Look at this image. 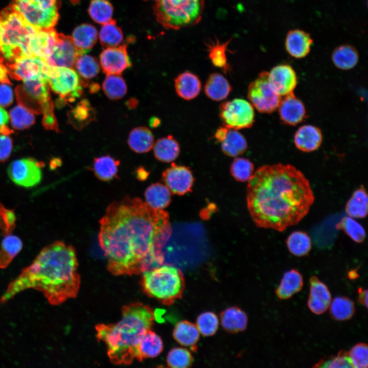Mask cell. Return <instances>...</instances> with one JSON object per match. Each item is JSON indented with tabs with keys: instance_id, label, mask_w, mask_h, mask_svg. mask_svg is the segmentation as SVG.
Wrapping results in <instances>:
<instances>
[{
	"instance_id": "obj_3",
	"label": "cell",
	"mask_w": 368,
	"mask_h": 368,
	"mask_svg": "<svg viewBox=\"0 0 368 368\" xmlns=\"http://www.w3.org/2000/svg\"><path fill=\"white\" fill-rule=\"evenodd\" d=\"M75 248L62 241L44 247L33 262L9 283L1 296L3 304L28 289L41 292L51 305L77 296L81 278Z\"/></svg>"
},
{
	"instance_id": "obj_32",
	"label": "cell",
	"mask_w": 368,
	"mask_h": 368,
	"mask_svg": "<svg viewBox=\"0 0 368 368\" xmlns=\"http://www.w3.org/2000/svg\"><path fill=\"white\" fill-rule=\"evenodd\" d=\"M368 196L363 188L356 190L348 200L346 206V212L351 217L365 218L368 211Z\"/></svg>"
},
{
	"instance_id": "obj_17",
	"label": "cell",
	"mask_w": 368,
	"mask_h": 368,
	"mask_svg": "<svg viewBox=\"0 0 368 368\" xmlns=\"http://www.w3.org/2000/svg\"><path fill=\"white\" fill-rule=\"evenodd\" d=\"M269 81L281 97L293 93L297 84V77L293 68L287 64L274 66L268 74Z\"/></svg>"
},
{
	"instance_id": "obj_50",
	"label": "cell",
	"mask_w": 368,
	"mask_h": 368,
	"mask_svg": "<svg viewBox=\"0 0 368 368\" xmlns=\"http://www.w3.org/2000/svg\"><path fill=\"white\" fill-rule=\"evenodd\" d=\"M348 356L352 367H367L368 350L366 343H359L355 345L348 352Z\"/></svg>"
},
{
	"instance_id": "obj_1",
	"label": "cell",
	"mask_w": 368,
	"mask_h": 368,
	"mask_svg": "<svg viewBox=\"0 0 368 368\" xmlns=\"http://www.w3.org/2000/svg\"><path fill=\"white\" fill-rule=\"evenodd\" d=\"M99 223L100 246L113 275L138 274L164 264L163 249L172 234L167 212L126 196L112 202Z\"/></svg>"
},
{
	"instance_id": "obj_8",
	"label": "cell",
	"mask_w": 368,
	"mask_h": 368,
	"mask_svg": "<svg viewBox=\"0 0 368 368\" xmlns=\"http://www.w3.org/2000/svg\"><path fill=\"white\" fill-rule=\"evenodd\" d=\"M10 6L26 22L38 29L54 28L58 20L59 0H12Z\"/></svg>"
},
{
	"instance_id": "obj_60",
	"label": "cell",
	"mask_w": 368,
	"mask_h": 368,
	"mask_svg": "<svg viewBox=\"0 0 368 368\" xmlns=\"http://www.w3.org/2000/svg\"><path fill=\"white\" fill-rule=\"evenodd\" d=\"M2 32H3V25H2V21L0 18V47L1 45Z\"/></svg>"
},
{
	"instance_id": "obj_13",
	"label": "cell",
	"mask_w": 368,
	"mask_h": 368,
	"mask_svg": "<svg viewBox=\"0 0 368 368\" xmlns=\"http://www.w3.org/2000/svg\"><path fill=\"white\" fill-rule=\"evenodd\" d=\"M83 54L75 46L72 36L59 34L56 43L44 61L50 66L74 68L77 59Z\"/></svg>"
},
{
	"instance_id": "obj_55",
	"label": "cell",
	"mask_w": 368,
	"mask_h": 368,
	"mask_svg": "<svg viewBox=\"0 0 368 368\" xmlns=\"http://www.w3.org/2000/svg\"><path fill=\"white\" fill-rule=\"evenodd\" d=\"M9 116L7 111L0 106V132L8 124Z\"/></svg>"
},
{
	"instance_id": "obj_7",
	"label": "cell",
	"mask_w": 368,
	"mask_h": 368,
	"mask_svg": "<svg viewBox=\"0 0 368 368\" xmlns=\"http://www.w3.org/2000/svg\"><path fill=\"white\" fill-rule=\"evenodd\" d=\"M204 0H157L156 19L164 28L177 30L197 25L201 20Z\"/></svg>"
},
{
	"instance_id": "obj_53",
	"label": "cell",
	"mask_w": 368,
	"mask_h": 368,
	"mask_svg": "<svg viewBox=\"0 0 368 368\" xmlns=\"http://www.w3.org/2000/svg\"><path fill=\"white\" fill-rule=\"evenodd\" d=\"M12 149V142L11 138L5 134L0 135V162L7 160Z\"/></svg>"
},
{
	"instance_id": "obj_38",
	"label": "cell",
	"mask_w": 368,
	"mask_h": 368,
	"mask_svg": "<svg viewBox=\"0 0 368 368\" xmlns=\"http://www.w3.org/2000/svg\"><path fill=\"white\" fill-rule=\"evenodd\" d=\"M123 35L115 20L111 19L103 24L99 32V40L106 48L118 46L122 42Z\"/></svg>"
},
{
	"instance_id": "obj_45",
	"label": "cell",
	"mask_w": 368,
	"mask_h": 368,
	"mask_svg": "<svg viewBox=\"0 0 368 368\" xmlns=\"http://www.w3.org/2000/svg\"><path fill=\"white\" fill-rule=\"evenodd\" d=\"M9 118L12 127L18 130L30 127L35 121L33 113L22 105L16 106L10 110Z\"/></svg>"
},
{
	"instance_id": "obj_56",
	"label": "cell",
	"mask_w": 368,
	"mask_h": 368,
	"mask_svg": "<svg viewBox=\"0 0 368 368\" xmlns=\"http://www.w3.org/2000/svg\"><path fill=\"white\" fill-rule=\"evenodd\" d=\"M8 70L3 62L0 60V82L3 83H9L10 81L8 77Z\"/></svg>"
},
{
	"instance_id": "obj_37",
	"label": "cell",
	"mask_w": 368,
	"mask_h": 368,
	"mask_svg": "<svg viewBox=\"0 0 368 368\" xmlns=\"http://www.w3.org/2000/svg\"><path fill=\"white\" fill-rule=\"evenodd\" d=\"M22 247V242L18 237L11 234L5 236L1 243L0 268L7 267L20 251Z\"/></svg>"
},
{
	"instance_id": "obj_22",
	"label": "cell",
	"mask_w": 368,
	"mask_h": 368,
	"mask_svg": "<svg viewBox=\"0 0 368 368\" xmlns=\"http://www.w3.org/2000/svg\"><path fill=\"white\" fill-rule=\"evenodd\" d=\"M59 34L54 28L38 29L31 45L33 56L44 60L56 43Z\"/></svg>"
},
{
	"instance_id": "obj_48",
	"label": "cell",
	"mask_w": 368,
	"mask_h": 368,
	"mask_svg": "<svg viewBox=\"0 0 368 368\" xmlns=\"http://www.w3.org/2000/svg\"><path fill=\"white\" fill-rule=\"evenodd\" d=\"M254 166L248 159L235 158L231 166V173L238 181L248 180L253 174Z\"/></svg>"
},
{
	"instance_id": "obj_59",
	"label": "cell",
	"mask_w": 368,
	"mask_h": 368,
	"mask_svg": "<svg viewBox=\"0 0 368 368\" xmlns=\"http://www.w3.org/2000/svg\"><path fill=\"white\" fill-rule=\"evenodd\" d=\"M348 276L350 279H355L358 277V273L355 270H352L348 272Z\"/></svg>"
},
{
	"instance_id": "obj_40",
	"label": "cell",
	"mask_w": 368,
	"mask_h": 368,
	"mask_svg": "<svg viewBox=\"0 0 368 368\" xmlns=\"http://www.w3.org/2000/svg\"><path fill=\"white\" fill-rule=\"evenodd\" d=\"M103 89L111 100L123 98L127 92V85L120 74H107L103 83Z\"/></svg>"
},
{
	"instance_id": "obj_14",
	"label": "cell",
	"mask_w": 368,
	"mask_h": 368,
	"mask_svg": "<svg viewBox=\"0 0 368 368\" xmlns=\"http://www.w3.org/2000/svg\"><path fill=\"white\" fill-rule=\"evenodd\" d=\"M50 68V66L42 59L31 56L12 62L9 66V72L13 77L23 81L36 78L48 79Z\"/></svg>"
},
{
	"instance_id": "obj_25",
	"label": "cell",
	"mask_w": 368,
	"mask_h": 368,
	"mask_svg": "<svg viewBox=\"0 0 368 368\" xmlns=\"http://www.w3.org/2000/svg\"><path fill=\"white\" fill-rule=\"evenodd\" d=\"M223 328L229 333H237L245 330L247 324L246 314L237 307L227 308L220 314Z\"/></svg>"
},
{
	"instance_id": "obj_26",
	"label": "cell",
	"mask_w": 368,
	"mask_h": 368,
	"mask_svg": "<svg viewBox=\"0 0 368 368\" xmlns=\"http://www.w3.org/2000/svg\"><path fill=\"white\" fill-rule=\"evenodd\" d=\"M303 286L302 274L296 269H291L284 273L275 292L280 299L286 300L299 292Z\"/></svg>"
},
{
	"instance_id": "obj_47",
	"label": "cell",
	"mask_w": 368,
	"mask_h": 368,
	"mask_svg": "<svg viewBox=\"0 0 368 368\" xmlns=\"http://www.w3.org/2000/svg\"><path fill=\"white\" fill-rule=\"evenodd\" d=\"M336 228L343 229L356 242L361 243L365 239V232L364 228L351 217L343 218L336 225Z\"/></svg>"
},
{
	"instance_id": "obj_39",
	"label": "cell",
	"mask_w": 368,
	"mask_h": 368,
	"mask_svg": "<svg viewBox=\"0 0 368 368\" xmlns=\"http://www.w3.org/2000/svg\"><path fill=\"white\" fill-rule=\"evenodd\" d=\"M355 312L354 302L347 297L338 296L330 304V313L332 318L337 320L350 319Z\"/></svg>"
},
{
	"instance_id": "obj_35",
	"label": "cell",
	"mask_w": 368,
	"mask_h": 368,
	"mask_svg": "<svg viewBox=\"0 0 368 368\" xmlns=\"http://www.w3.org/2000/svg\"><path fill=\"white\" fill-rule=\"evenodd\" d=\"M173 337L179 344L184 346H192L199 339L200 332L196 325L186 320L179 322L175 326Z\"/></svg>"
},
{
	"instance_id": "obj_42",
	"label": "cell",
	"mask_w": 368,
	"mask_h": 368,
	"mask_svg": "<svg viewBox=\"0 0 368 368\" xmlns=\"http://www.w3.org/2000/svg\"><path fill=\"white\" fill-rule=\"evenodd\" d=\"M286 243L289 251L298 257L308 254L311 247L310 237L306 233L301 231L292 233L288 237Z\"/></svg>"
},
{
	"instance_id": "obj_31",
	"label": "cell",
	"mask_w": 368,
	"mask_h": 368,
	"mask_svg": "<svg viewBox=\"0 0 368 368\" xmlns=\"http://www.w3.org/2000/svg\"><path fill=\"white\" fill-rule=\"evenodd\" d=\"M153 147L155 157L163 162L174 160L180 153L178 143L171 135L158 140Z\"/></svg>"
},
{
	"instance_id": "obj_54",
	"label": "cell",
	"mask_w": 368,
	"mask_h": 368,
	"mask_svg": "<svg viewBox=\"0 0 368 368\" xmlns=\"http://www.w3.org/2000/svg\"><path fill=\"white\" fill-rule=\"evenodd\" d=\"M13 94L11 87L6 83L0 84V106L7 107L13 101Z\"/></svg>"
},
{
	"instance_id": "obj_11",
	"label": "cell",
	"mask_w": 368,
	"mask_h": 368,
	"mask_svg": "<svg viewBox=\"0 0 368 368\" xmlns=\"http://www.w3.org/2000/svg\"><path fill=\"white\" fill-rule=\"evenodd\" d=\"M48 80L53 91L61 98H74L80 94L79 77L73 68L50 66Z\"/></svg>"
},
{
	"instance_id": "obj_33",
	"label": "cell",
	"mask_w": 368,
	"mask_h": 368,
	"mask_svg": "<svg viewBox=\"0 0 368 368\" xmlns=\"http://www.w3.org/2000/svg\"><path fill=\"white\" fill-rule=\"evenodd\" d=\"M119 160L109 155L96 158L93 164V171L95 176L100 180L107 181L117 176Z\"/></svg>"
},
{
	"instance_id": "obj_12",
	"label": "cell",
	"mask_w": 368,
	"mask_h": 368,
	"mask_svg": "<svg viewBox=\"0 0 368 368\" xmlns=\"http://www.w3.org/2000/svg\"><path fill=\"white\" fill-rule=\"evenodd\" d=\"M42 165L32 158L18 159L10 164L7 169L8 174L16 185L32 187L41 181Z\"/></svg>"
},
{
	"instance_id": "obj_29",
	"label": "cell",
	"mask_w": 368,
	"mask_h": 368,
	"mask_svg": "<svg viewBox=\"0 0 368 368\" xmlns=\"http://www.w3.org/2000/svg\"><path fill=\"white\" fill-rule=\"evenodd\" d=\"M332 60L337 68L349 70L354 67L359 60L356 49L349 44H342L336 48L332 54Z\"/></svg>"
},
{
	"instance_id": "obj_28",
	"label": "cell",
	"mask_w": 368,
	"mask_h": 368,
	"mask_svg": "<svg viewBox=\"0 0 368 368\" xmlns=\"http://www.w3.org/2000/svg\"><path fill=\"white\" fill-rule=\"evenodd\" d=\"M128 144L131 149L137 153L149 152L154 145L153 134L147 127L135 128L129 133Z\"/></svg>"
},
{
	"instance_id": "obj_21",
	"label": "cell",
	"mask_w": 368,
	"mask_h": 368,
	"mask_svg": "<svg viewBox=\"0 0 368 368\" xmlns=\"http://www.w3.org/2000/svg\"><path fill=\"white\" fill-rule=\"evenodd\" d=\"M322 140L321 130L312 125H305L300 127L294 137L296 148L306 152L317 150L320 146Z\"/></svg>"
},
{
	"instance_id": "obj_15",
	"label": "cell",
	"mask_w": 368,
	"mask_h": 368,
	"mask_svg": "<svg viewBox=\"0 0 368 368\" xmlns=\"http://www.w3.org/2000/svg\"><path fill=\"white\" fill-rule=\"evenodd\" d=\"M127 44L107 48L100 54V64L104 73L121 74L131 65L127 51Z\"/></svg>"
},
{
	"instance_id": "obj_43",
	"label": "cell",
	"mask_w": 368,
	"mask_h": 368,
	"mask_svg": "<svg viewBox=\"0 0 368 368\" xmlns=\"http://www.w3.org/2000/svg\"><path fill=\"white\" fill-rule=\"evenodd\" d=\"M88 13L95 22L103 25L112 19L113 7L107 0H93Z\"/></svg>"
},
{
	"instance_id": "obj_20",
	"label": "cell",
	"mask_w": 368,
	"mask_h": 368,
	"mask_svg": "<svg viewBox=\"0 0 368 368\" xmlns=\"http://www.w3.org/2000/svg\"><path fill=\"white\" fill-rule=\"evenodd\" d=\"M312 43L313 40L308 33L294 29L288 32L285 45L290 56L295 58H302L309 54Z\"/></svg>"
},
{
	"instance_id": "obj_6",
	"label": "cell",
	"mask_w": 368,
	"mask_h": 368,
	"mask_svg": "<svg viewBox=\"0 0 368 368\" xmlns=\"http://www.w3.org/2000/svg\"><path fill=\"white\" fill-rule=\"evenodd\" d=\"M142 273L141 285L149 296L166 305L181 297L185 281L182 273L175 266L164 264Z\"/></svg>"
},
{
	"instance_id": "obj_23",
	"label": "cell",
	"mask_w": 368,
	"mask_h": 368,
	"mask_svg": "<svg viewBox=\"0 0 368 368\" xmlns=\"http://www.w3.org/2000/svg\"><path fill=\"white\" fill-rule=\"evenodd\" d=\"M174 86L177 94L187 100L196 98L201 88V82L198 77L189 72L179 74L174 79Z\"/></svg>"
},
{
	"instance_id": "obj_41",
	"label": "cell",
	"mask_w": 368,
	"mask_h": 368,
	"mask_svg": "<svg viewBox=\"0 0 368 368\" xmlns=\"http://www.w3.org/2000/svg\"><path fill=\"white\" fill-rule=\"evenodd\" d=\"M233 38L224 43H220L216 39L215 41H211L206 44L209 57L213 64L224 70H228L229 65L227 63L226 52L228 51L227 47Z\"/></svg>"
},
{
	"instance_id": "obj_9",
	"label": "cell",
	"mask_w": 368,
	"mask_h": 368,
	"mask_svg": "<svg viewBox=\"0 0 368 368\" xmlns=\"http://www.w3.org/2000/svg\"><path fill=\"white\" fill-rule=\"evenodd\" d=\"M269 72L263 71L251 82L248 88L247 97L251 104L261 113H271L278 107L281 100L268 80Z\"/></svg>"
},
{
	"instance_id": "obj_2",
	"label": "cell",
	"mask_w": 368,
	"mask_h": 368,
	"mask_svg": "<svg viewBox=\"0 0 368 368\" xmlns=\"http://www.w3.org/2000/svg\"><path fill=\"white\" fill-rule=\"evenodd\" d=\"M248 181L247 208L259 227L283 232L298 223L314 201L309 180L291 165H263Z\"/></svg>"
},
{
	"instance_id": "obj_44",
	"label": "cell",
	"mask_w": 368,
	"mask_h": 368,
	"mask_svg": "<svg viewBox=\"0 0 368 368\" xmlns=\"http://www.w3.org/2000/svg\"><path fill=\"white\" fill-rule=\"evenodd\" d=\"M74 67L85 79H91L100 72V66L97 59L90 55L83 54L77 59Z\"/></svg>"
},
{
	"instance_id": "obj_51",
	"label": "cell",
	"mask_w": 368,
	"mask_h": 368,
	"mask_svg": "<svg viewBox=\"0 0 368 368\" xmlns=\"http://www.w3.org/2000/svg\"><path fill=\"white\" fill-rule=\"evenodd\" d=\"M16 219L13 210L6 209L0 202V230L3 235L11 234L16 225Z\"/></svg>"
},
{
	"instance_id": "obj_18",
	"label": "cell",
	"mask_w": 368,
	"mask_h": 368,
	"mask_svg": "<svg viewBox=\"0 0 368 368\" xmlns=\"http://www.w3.org/2000/svg\"><path fill=\"white\" fill-rule=\"evenodd\" d=\"M278 108L281 120L289 125H295L306 117L305 106L293 93L281 99Z\"/></svg>"
},
{
	"instance_id": "obj_19",
	"label": "cell",
	"mask_w": 368,
	"mask_h": 368,
	"mask_svg": "<svg viewBox=\"0 0 368 368\" xmlns=\"http://www.w3.org/2000/svg\"><path fill=\"white\" fill-rule=\"evenodd\" d=\"M310 294L308 306L316 314H321L329 308L331 301V295L327 286L320 281L316 276H312L310 280Z\"/></svg>"
},
{
	"instance_id": "obj_52",
	"label": "cell",
	"mask_w": 368,
	"mask_h": 368,
	"mask_svg": "<svg viewBox=\"0 0 368 368\" xmlns=\"http://www.w3.org/2000/svg\"><path fill=\"white\" fill-rule=\"evenodd\" d=\"M314 367H352V366L349 358L348 352L340 351L336 356H333L327 360H321Z\"/></svg>"
},
{
	"instance_id": "obj_49",
	"label": "cell",
	"mask_w": 368,
	"mask_h": 368,
	"mask_svg": "<svg viewBox=\"0 0 368 368\" xmlns=\"http://www.w3.org/2000/svg\"><path fill=\"white\" fill-rule=\"evenodd\" d=\"M218 325V317L212 312L202 313L197 318L196 326L199 332L204 336L214 335L217 330Z\"/></svg>"
},
{
	"instance_id": "obj_61",
	"label": "cell",
	"mask_w": 368,
	"mask_h": 368,
	"mask_svg": "<svg viewBox=\"0 0 368 368\" xmlns=\"http://www.w3.org/2000/svg\"><path fill=\"white\" fill-rule=\"evenodd\" d=\"M144 1H148V0H144ZM153 1H157V0H153Z\"/></svg>"
},
{
	"instance_id": "obj_27",
	"label": "cell",
	"mask_w": 368,
	"mask_h": 368,
	"mask_svg": "<svg viewBox=\"0 0 368 368\" xmlns=\"http://www.w3.org/2000/svg\"><path fill=\"white\" fill-rule=\"evenodd\" d=\"M72 37L77 48L85 54L96 44L98 39V32L92 25L84 24L74 29Z\"/></svg>"
},
{
	"instance_id": "obj_58",
	"label": "cell",
	"mask_w": 368,
	"mask_h": 368,
	"mask_svg": "<svg viewBox=\"0 0 368 368\" xmlns=\"http://www.w3.org/2000/svg\"><path fill=\"white\" fill-rule=\"evenodd\" d=\"M228 129L223 127L220 128L215 133V137L219 142H222L225 139Z\"/></svg>"
},
{
	"instance_id": "obj_46",
	"label": "cell",
	"mask_w": 368,
	"mask_h": 368,
	"mask_svg": "<svg viewBox=\"0 0 368 368\" xmlns=\"http://www.w3.org/2000/svg\"><path fill=\"white\" fill-rule=\"evenodd\" d=\"M167 363L169 367L173 368L189 367L193 363V357L187 349L174 348L169 351Z\"/></svg>"
},
{
	"instance_id": "obj_34",
	"label": "cell",
	"mask_w": 368,
	"mask_h": 368,
	"mask_svg": "<svg viewBox=\"0 0 368 368\" xmlns=\"http://www.w3.org/2000/svg\"><path fill=\"white\" fill-rule=\"evenodd\" d=\"M247 148V142L243 135L236 130L228 129L221 142L223 152L227 156L235 157L243 154Z\"/></svg>"
},
{
	"instance_id": "obj_4",
	"label": "cell",
	"mask_w": 368,
	"mask_h": 368,
	"mask_svg": "<svg viewBox=\"0 0 368 368\" xmlns=\"http://www.w3.org/2000/svg\"><path fill=\"white\" fill-rule=\"evenodd\" d=\"M154 318L150 307L134 302L122 307V318L117 323L99 324L95 326L97 337L105 343L112 363L129 365L135 359L142 361L139 344L151 329Z\"/></svg>"
},
{
	"instance_id": "obj_36",
	"label": "cell",
	"mask_w": 368,
	"mask_h": 368,
	"mask_svg": "<svg viewBox=\"0 0 368 368\" xmlns=\"http://www.w3.org/2000/svg\"><path fill=\"white\" fill-rule=\"evenodd\" d=\"M163 349V343L161 338L151 330L143 336L139 347L142 360L145 358L157 357Z\"/></svg>"
},
{
	"instance_id": "obj_5",
	"label": "cell",
	"mask_w": 368,
	"mask_h": 368,
	"mask_svg": "<svg viewBox=\"0 0 368 368\" xmlns=\"http://www.w3.org/2000/svg\"><path fill=\"white\" fill-rule=\"evenodd\" d=\"M3 32L0 54L13 62L19 58L33 56L31 45L38 29L26 22L10 6L0 12Z\"/></svg>"
},
{
	"instance_id": "obj_10",
	"label": "cell",
	"mask_w": 368,
	"mask_h": 368,
	"mask_svg": "<svg viewBox=\"0 0 368 368\" xmlns=\"http://www.w3.org/2000/svg\"><path fill=\"white\" fill-rule=\"evenodd\" d=\"M219 116L223 125L228 129L249 128L255 122L252 105L241 99L222 103L219 107Z\"/></svg>"
},
{
	"instance_id": "obj_24",
	"label": "cell",
	"mask_w": 368,
	"mask_h": 368,
	"mask_svg": "<svg viewBox=\"0 0 368 368\" xmlns=\"http://www.w3.org/2000/svg\"><path fill=\"white\" fill-rule=\"evenodd\" d=\"M232 88L227 79L218 73L209 76L204 86L206 96L214 100L220 101L227 98Z\"/></svg>"
},
{
	"instance_id": "obj_30",
	"label": "cell",
	"mask_w": 368,
	"mask_h": 368,
	"mask_svg": "<svg viewBox=\"0 0 368 368\" xmlns=\"http://www.w3.org/2000/svg\"><path fill=\"white\" fill-rule=\"evenodd\" d=\"M146 202L153 209L163 210L171 202V192L168 188L160 183L151 185L145 192Z\"/></svg>"
},
{
	"instance_id": "obj_57",
	"label": "cell",
	"mask_w": 368,
	"mask_h": 368,
	"mask_svg": "<svg viewBox=\"0 0 368 368\" xmlns=\"http://www.w3.org/2000/svg\"><path fill=\"white\" fill-rule=\"evenodd\" d=\"M358 301L359 302L367 308V290H363L361 288L358 289Z\"/></svg>"
},
{
	"instance_id": "obj_16",
	"label": "cell",
	"mask_w": 368,
	"mask_h": 368,
	"mask_svg": "<svg viewBox=\"0 0 368 368\" xmlns=\"http://www.w3.org/2000/svg\"><path fill=\"white\" fill-rule=\"evenodd\" d=\"M162 178L170 192L179 195L191 191L194 181L191 172L188 168L173 163L164 171Z\"/></svg>"
}]
</instances>
